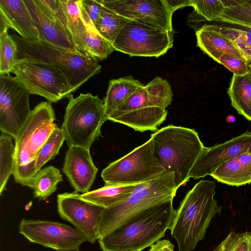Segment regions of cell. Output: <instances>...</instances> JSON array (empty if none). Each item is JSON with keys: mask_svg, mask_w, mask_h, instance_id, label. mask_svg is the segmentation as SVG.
<instances>
[{"mask_svg": "<svg viewBox=\"0 0 251 251\" xmlns=\"http://www.w3.org/2000/svg\"><path fill=\"white\" fill-rule=\"evenodd\" d=\"M173 199L151 205L100 238L102 251H142L164 236L176 215Z\"/></svg>", "mask_w": 251, "mask_h": 251, "instance_id": "obj_1", "label": "cell"}, {"mask_svg": "<svg viewBox=\"0 0 251 251\" xmlns=\"http://www.w3.org/2000/svg\"><path fill=\"white\" fill-rule=\"evenodd\" d=\"M214 181L201 179L185 195L170 228L179 251H192L205 237L212 219L222 207L214 199Z\"/></svg>", "mask_w": 251, "mask_h": 251, "instance_id": "obj_2", "label": "cell"}, {"mask_svg": "<svg viewBox=\"0 0 251 251\" xmlns=\"http://www.w3.org/2000/svg\"><path fill=\"white\" fill-rule=\"evenodd\" d=\"M155 155L167 173H173L177 190L189 179L203 148L195 129L169 125L151 134Z\"/></svg>", "mask_w": 251, "mask_h": 251, "instance_id": "obj_3", "label": "cell"}, {"mask_svg": "<svg viewBox=\"0 0 251 251\" xmlns=\"http://www.w3.org/2000/svg\"><path fill=\"white\" fill-rule=\"evenodd\" d=\"M51 103L43 101L33 110L15 140L13 175L16 183L27 186L36 173L35 161L41 149L57 127Z\"/></svg>", "mask_w": 251, "mask_h": 251, "instance_id": "obj_4", "label": "cell"}, {"mask_svg": "<svg viewBox=\"0 0 251 251\" xmlns=\"http://www.w3.org/2000/svg\"><path fill=\"white\" fill-rule=\"evenodd\" d=\"M11 36L18 46V59H32L59 69L67 77L74 92L100 72L98 60L89 56L61 49L41 41H27L15 34Z\"/></svg>", "mask_w": 251, "mask_h": 251, "instance_id": "obj_5", "label": "cell"}, {"mask_svg": "<svg viewBox=\"0 0 251 251\" xmlns=\"http://www.w3.org/2000/svg\"><path fill=\"white\" fill-rule=\"evenodd\" d=\"M176 191L173 173L166 172L156 178L137 184L124 201L104 209L100 216L99 239L142 210L174 199Z\"/></svg>", "mask_w": 251, "mask_h": 251, "instance_id": "obj_6", "label": "cell"}, {"mask_svg": "<svg viewBox=\"0 0 251 251\" xmlns=\"http://www.w3.org/2000/svg\"><path fill=\"white\" fill-rule=\"evenodd\" d=\"M68 99L61 127L67 144L90 150L108 120L103 100L91 93H81L76 98L72 95Z\"/></svg>", "mask_w": 251, "mask_h": 251, "instance_id": "obj_7", "label": "cell"}, {"mask_svg": "<svg viewBox=\"0 0 251 251\" xmlns=\"http://www.w3.org/2000/svg\"><path fill=\"white\" fill-rule=\"evenodd\" d=\"M166 172L155 155L150 138L110 163L103 170L101 176L105 185H135L156 178Z\"/></svg>", "mask_w": 251, "mask_h": 251, "instance_id": "obj_8", "label": "cell"}, {"mask_svg": "<svg viewBox=\"0 0 251 251\" xmlns=\"http://www.w3.org/2000/svg\"><path fill=\"white\" fill-rule=\"evenodd\" d=\"M12 73L30 95L43 97L50 103L69 98L74 92L61 70L40 61L18 59Z\"/></svg>", "mask_w": 251, "mask_h": 251, "instance_id": "obj_9", "label": "cell"}, {"mask_svg": "<svg viewBox=\"0 0 251 251\" xmlns=\"http://www.w3.org/2000/svg\"><path fill=\"white\" fill-rule=\"evenodd\" d=\"M174 34L129 20L112 45L114 50L130 56L158 57L173 47Z\"/></svg>", "mask_w": 251, "mask_h": 251, "instance_id": "obj_10", "label": "cell"}, {"mask_svg": "<svg viewBox=\"0 0 251 251\" xmlns=\"http://www.w3.org/2000/svg\"><path fill=\"white\" fill-rule=\"evenodd\" d=\"M19 232L30 242L58 251H79L88 238L76 228L60 223L23 219Z\"/></svg>", "mask_w": 251, "mask_h": 251, "instance_id": "obj_11", "label": "cell"}, {"mask_svg": "<svg viewBox=\"0 0 251 251\" xmlns=\"http://www.w3.org/2000/svg\"><path fill=\"white\" fill-rule=\"evenodd\" d=\"M29 95L15 77L0 75V129L14 140L31 113Z\"/></svg>", "mask_w": 251, "mask_h": 251, "instance_id": "obj_12", "label": "cell"}, {"mask_svg": "<svg viewBox=\"0 0 251 251\" xmlns=\"http://www.w3.org/2000/svg\"><path fill=\"white\" fill-rule=\"evenodd\" d=\"M167 109L152 104L145 86L133 93L107 118L137 131H157L166 120Z\"/></svg>", "mask_w": 251, "mask_h": 251, "instance_id": "obj_13", "label": "cell"}, {"mask_svg": "<svg viewBox=\"0 0 251 251\" xmlns=\"http://www.w3.org/2000/svg\"><path fill=\"white\" fill-rule=\"evenodd\" d=\"M109 10L129 20L174 32L173 13L166 0H99Z\"/></svg>", "mask_w": 251, "mask_h": 251, "instance_id": "obj_14", "label": "cell"}, {"mask_svg": "<svg viewBox=\"0 0 251 251\" xmlns=\"http://www.w3.org/2000/svg\"><path fill=\"white\" fill-rule=\"evenodd\" d=\"M57 208L60 217L85 234L89 242L98 240L100 216L105 208L83 200L75 192L58 195Z\"/></svg>", "mask_w": 251, "mask_h": 251, "instance_id": "obj_15", "label": "cell"}, {"mask_svg": "<svg viewBox=\"0 0 251 251\" xmlns=\"http://www.w3.org/2000/svg\"><path fill=\"white\" fill-rule=\"evenodd\" d=\"M251 151V132L248 130L223 143L204 147L189 177L195 179L211 175L219 166L241 154Z\"/></svg>", "mask_w": 251, "mask_h": 251, "instance_id": "obj_16", "label": "cell"}, {"mask_svg": "<svg viewBox=\"0 0 251 251\" xmlns=\"http://www.w3.org/2000/svg\"><path fill=\"white\" fill-rule=\"evenodd\" d=\"M24 0L37 27L41 41L61 49L82 54L76 48L71 34L61 21L43 0Z\"/></svg>", "mask_w": 251, "mask_h": 251, "instance_id": "obj_17", "label": "cell"}, {"mask_svg": "<svg viewBox=\"0 0 251 251\" xmlns=\"http://www.w3.org/2000/svg\"><path fill=\"white\" fill-rule=\"evenodd\" d=\"M75 192H89L98 171L91 157L90 150L76 146L69 147L62 168Z\"/></svg>", "mask_w": 251, "mask_h": 251, "instance_id": "obj_18", "label": "cell"}, {"mask_svg": "<svg viewBox=\"0 0 251 251\" xmlns=\"http://www.w3.org/2000/svg\"><path fill=\"white\" fill-rule=\"evenodd\" d=\"M0 18L24 40L41 41L39 31L24 0H0Z\"/></svg>", "mask_w": 251, "mask_h": 251, "instance_id": "obj_19", "label": "cell"}, {"mask_svg": "<svg viewBox=\"0 0 251 251\" xmlns=\"http://www.w3.org/2000/svg\"><path fill=\"white\" fill-rule=\"evenodd\" d=\"M196 35L197 46L218 63H219L220 58L223 54L231 55L244 59L234 45L214 29L211 25L205 24L199 28L196 31Z\"/></svg>", "mask_w": 251, "mask_h": 251, "instance_id": "obj_20", "label": "cell"}, {"mask_svg": "<svg viewBox=\"0 0 251 251\" xmlns=\"http://www.w3.org/2000/svg\"><path fill=\"white\" fill-rule=\"evenodd\" d=\"M222 183L239 187L251 183V151L219 166L211 175Z\"/></svg>", "mask_w": 251, "mask_h": 251, "instance_id": "obj_21", "label": "cell"}, {"mask_svg": "<svg viewBox=\"0 0 251 251\" xmlns=\"http://www.w3.org/2000/svg\"><path fill=\"white\" fill-rule=\"evenodd\" d=\"M79 0H43L70 33L77 49L80 36L86 28L81 17Z\"/></svg>", "mask_w": 251, "mask_h": 251, "instance_id": "obj_22", "label": "cell"}, {"mask_svg": "<svg viewBox=\"0 0 251 251\" xmlns=\"http://www.w3.org/2000/svg\"><path fill=\"white\" fill-rule=\"evenodd\" d=\"M145 85L131 76L110 80L103 99L107 118L130 95Z\"/></svg>", "mask_w": 251, "mask_h": 251, "instance_id": "obj_23", "label": "cell"}, {"mask_svg": "<svg viewBox=\"0 0 251 251\" xmlns=\"http://www.w3.org/2000/svg\"><path fill=\"white\" fill-rule=\"evenodd\" d=\"M231 104L247 120L251 122V75H233L227 91Z\"/></svg>", "mask_w": 251, "mask_h": 251, "instance_id": "obj_24", "label": "cell"}, {"mask_svg": "<svg viewBox=\"0 0 251 251\" xmlns=\"http://www.w3.org/2000/svg\"><path fill=\"white\" fill-rule=\"evenodd\" d=\"M136 185H104L99 189L80 194V196L86 201L107 208L126 200Z\"/></svg>", "mask_w": 251, "mask_h": 251, "instance_id": "obj_25", "label": "cell"}, {"mask_svg": "<svg viewBox=\"0 0 251 251\" xmlns=\"http://www.w3.org/2000/svg\"><path fill=\"white\" fill-rule=\"evenodd\" d=\"M211 25L218 33L228 39L242 55L251 69V27L221 23Z\"/></svg>", "mask_w": 251, "mask_h": 251, "instance_id": "obj_26", "label": "cell"}, {"mask_svg": "<svg viewBox=\"0 0 251 251\" xmlns=\"http://www.w3.org/2000/svg\"><path fill=\"white\" fill-rule=\"evenodd\" d=\"M62 181V175L60 170L52 166H49L36 172L27 186L33 190L35 198L46 201L56 191L58 183Z\"/></svg>", "mask_w": 251, "mask_h": 251, "instance_id": "obj_27", "label": "cell"}, {"mask_svg": "<svg viewBox=\"0 0 251 251\" xmlns=\"http://www.w3.org/2000/svg\"><path fill=\"white\" fill-rule=\"evenodd\" d=\"M77 49L80 53L98 60L106 59L114 50L112 44L97 31L86 26L80 36Z\"/></svg>", "mask_w": 251, "mask_h": 251, "instance_id": "obj_28", "label": "cell"}, {"mask_svg": "<svg viewBox=\"0 0 251 251\" xmlns=\"http://www.w3.org/2000/svg\"><path fill=\"white\" fill-rule=\"evenodd\" d=\"M222 1L225 10L215 22L251 27V0Z\"/></svg>", "mask_w": 251, "mask_h": 251, "instance_id": "obj_29", "label": "cell"}, {"mask_svg": "<svg viewBox=\"0 0 251 251\" xmlns=\"http://www.w3.org/2000/svg\"><path fill=\"white\" fill-rule=\"evenodd\" d=\"M129 21L102 5L95 27L101 36L112 44L121 30Z\"/></svg>", "mask_w": 251, "mask_h": 251, "instance_id": "obj_30", "label": "cell"}, {"mask_svg": "<svg viewBox=\"0 0 251 251\" xmlns=\"http://www.w3.org/2000/svg\"><path fill=\"white\" fill-rule=\"evenodd\" d=\"M193 12L187 18L190 25L202 21H215L223 14L225 6L222 0H191Z\"/></svg>", "mask_w": 251, "mask_h": 251, "instance_id": "obj_31", "label": "cell"}, {"mask_svg": "<svg viewBox=\"0 0 251 251\" xmlns=\"http://www.w3.org/2000/svg\"><path fill=\"white\" fill-rule=\"evenodd\" d=\"M10 135L1 132L0 136V194L4 190L8 178L13 174L15 146Z\"/></svg>", "mask_w": 251, "mask_h": 251, "instance_id": "obj_32", "label": "cell"}, {"mask_svg": "<svg viewBox=\"0 0 251 251\" xmlns=\"http://www.w3.org/2000/svg\"><path fill=\"white\" fill-rule=\"evenodd\" d=\"M18 60L17 43L8 30L0 33V75H6L12 73Z\"/></svg>", "mask_w": 251, "mask_h": 251, "instance_id": "obj_33", "label": "cell"}, {"mask_svg": "<svg viewBox=\"0 0 251 251\" xmlns=\"http://www.w3.org/2000/svg\"><path fill=\"white\" fill-rule=\"evenodd\" d=\"M145 87L153 105L166 109L171 104L173 94L171 86L166 79L157 76Z\"/></svg>", "mask_w": 251, "mask_h": 251, "instance_id": "obj_34", "label": "cell"}, {"mask_svg": "<svg viewBox=\"0 0 251 251\" xmlns=\"http://www.w3.org/2000/svg\"><path fill=\"white\" fill-rule=\"evenodd\" d=\"M65 140V138L61 128L57 127L44 144L37 156L35 161L37 172L58 154Z\"/></svg>", "mask_w": 251, "mask_h": 251, "instance_id": "obj_35", "label": "cell"}, {"mask_svg": "<svg viewBox=\"0 0 251 251\" xmlns=\"http://www.w3.org/2000/svg\"><path fill=\"white\" fill-rule=\"evenodd\" d=\"M212 251H251V232L231 231Z\"/></svg>", "mask_w": 251, "mask_h": 251, "instance_id": "obj_36", "label": "cell"}, {"mask_svg": "<svg viewBox=\"0 0 251 251\" xmlns=\"http://www.w3.org/2000/svg\"><path fill=\"white\" fill-rule=\"evenodd\" d=\"M79 6L84 25L97 31L95 26L102 8L101 3L99 0H79Z\"/></svg>", "mask_w": 251, "mask_h": 251, "instance_id": "obj_37", "label": "cell"}, {"mask_svg": "<svg viewBox=\"0 0 251 251\" xmlns=\"http://www.w3.org/2000/svg\"><path fill=\"white\" fill-rule=\"evenodd\" d=\"M219 63L236 75H245L250 70L249 66L245 60L231 55H222L220 58Z\"/></svg>", "mask_w": 251, "mask_h": 251, "instance_id": "obj_38", "label": "cell"}, {"mask_svg": "<svg viewBox=\"0 0 251 251\" xmlns=\"http://www.w3.org/2000/svg\"><path fill=\"white\" fill-rule=\"evenodd\" d=\"M149 251H174V246L168 240H159L151 245Z\"/></svg>", "mask_w": 251, "mask_h": 251, "instance_id": "obj_39", "label": "cell"}, {"mask_svg": "<svg viewBox=\"0 0 251 251\" xmlns=\"http://www.w3.org/2000/svg\"><path fill=\"white\" fill-rule=\"evenodd\" d=\"M170 10L173 13L176 9L187 6H191V0H166Z\"/></svg>", "mask_w": 251, "mask_h": 251, "instance_id": "obj_40", "label": "cell"}, {"mask_svg": "<svg viewBox=\"0 0 251 251\" xmlns=\"http://www.w3.org/2000/svg\"><path fill=\"white\" fill-rule=\"evenodd\" d=\"M235 117L233 115H228L226 118V121L228 123H233L235 121Z\"/></svg>", "mask_w": 251, "mask_h": 251, "instance_id": "obj_41", "label": "cell"}, {"mask_svg": "<svg viewBox=\"0 0 251 251\" xmlns=\"http://www.w3.org/2000/svg\"><path fill=\"white\" fill-rule=\"evenodd\" d=\"M249 73L251 75V69H250Z\"/></svg>", "mask_w": 251, "mask_h": 251, "instance_id": "obj_42", "label": "cell"}]
</instances>
